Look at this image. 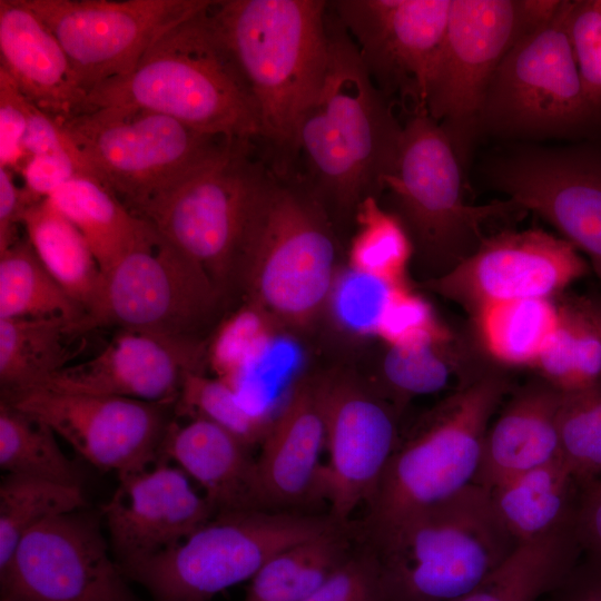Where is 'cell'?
<instances>
[{
	"mask_svg": "<svg viewBox=\"0 0 601 601\" xmlns=\"http://www.w3.org/2000/svg\"><path fill=\"white\" fill-rule=\"evenodd\" d=\"M85 505L81 487L7 474L0 485V569L32 529Z\"/></svg>",
	"mask_w": 601,
	"mask_h": 601,
	"instance_id": "cell-37",
	"label": "cell"
},
{
	"mask_svg": "<svg viewBox=\"0 0 601 601\" xmlns=\"http://www.w3.org/2000/svg\"><path fill=\"white\" fill-rule=\"evenodd\" d=\"M49 426L83 460L118 476L148 469L160 455L169 405L33 388L2 396Z\"/></svg>",
	"mask_w": 601,
	"mask_h": 601,
	"instance_id": "cell-19",
	"label": "cell"
},
{
	"mask_svg": "<svg viewBox=\"0 0 601 601\" xmlns=\"http://www.w3.org/2000/svg\"><path fill=\"white\" fill-rule=\"evenodd\" d=\"M323 0H224L209 21L239 70L260 119V139L295 156L298 126L315 100L329 57Z\"/></svg>",
	"mask_w": 601,
	"mask_h": 601,
	"instance_id": "cell-2",
	"label": "cell"
},
{
	"mask_svg": "<svg viewBox=\"0 0 601 601\" xmlns=\"http://www.w3.org/2000/svg\"><path fill=\"white\" fill-rule=\"evenodd\" d=\"M63 48L88 95L129 73L169 29L211 0H22Z\"/></svg>",
	"mask_w": 601,
	"mask_h": 601,
	"instance_id": "cell-15",
	"label": "cell"
},
{
	"mask_svg": "<svg viewBox=\"0 0 601 601\" xmlns=\"http://www.w3.org/2000/svg\"><path fill=\"white\" fill-rule=\"evenodd\" d=\"M466 166L451 138L424 109L403 124L397 161L384 178L395 214L421 259L443 275L487 237L485 226L524 211L510 199L474 205L466 199Z\"/></svg>",
	"mask_w": 601,
	"mask_h": 601,
	"instance_id": "cell-6",
	"label": "cell"
},
{
	"mask_svg": "<svg viewBox=\"0 0 601 601\" xmlns=\"http://www.w3.org/2000/svg\"><path fill=\"white\" fill-rule=\"evenodd\" d=\"M566 30L584 92L601 112V0H570Z\"/></svg>",
	"mask_w": 601,
	"mask_h": 601,
	"instance_id": "cell-46",
	"label": "cell"
},
{
	"mask_svg": "<svg viewBox=\"0 0 601 601\" xmlns=\"http://www.w3.org/2000/svg\"><path fill=\"white\" fill-rule=\"evenodd\" d=\"M336 245L317 200L270 174L242 265L247 302L277 325L309 326L335 282Z\"/></svg>",
	"mask_w": 601,
	"mask_h": 601,
	"instance_id": "cell-8",
	"label": "cell"
},
{
	"mask_svg": "<svg viewBox=\"0 0 601 601\" xmlns=\"http://www.w3.org/2000/svg\"><path fill=\"white\" fill-rule=\"evenodd\" d=\"M88 331L63 317L0 318L2 396L36 388L75 363V342Z\"/></svg>",
	"mask_w": 601,
	"mask_h": 601,
	"instance_id": "cell-28",
	"label": "cell"
},
{
	"mask_svg": "<svg viewBox=\"0 0 601 601\" xmlns=\"http://www.w3.org/2000/svg\"><path fill=\"white\" fill-rule=\"evenodd\" d=\"M98 520L79 511L27 533L0 569L1 601H140Z\"/></svg>",
	"mask_w": 601,
	"mask_h": 601,
	"instance_id": "cell-16",
	"label": "cell"
},
{
	"mask_svg": "<svg viewBox=\"0 0 601 601\" xmlns=\"http://www.w3.org/2000/svg\"><path fill=\"white\" fill-rule=\"evenodd\" d=\"M26 317H63L87 326L86 311L45 268L28 239L20 238L0 253V318Z\"/></svg>",
	"mask_w": 601,
	"mask_h": 601,
	"instance_id": "cell-35",
	"label": "cell"
},
{
	"mask_svg": "<svg viewBox=\"0 0 601 601\" xmlns=\"http://www.w3.org/2000/svg\"><path fill=\"white\" fill-rule=\"evenodd\" d=\"M395 286L349 268L335 278L328 302L336 321L346 331L375 336L378 321Z\"/></svg>",
	"mask_w": 601,
	"mask_h": 601,
	"instance_id": "cell-44",
	"label": "cell"
},
{
	"mask_svg": "<svg viewBox=\"0 0 601 601\" xmlns=\"http://www.w3.org/2000/svg\"><path fill=\"white\" fill-rule=\"evenodd\" d=\"M0 466L8 474L81 487V473L59 446L56 433L4 401L0 403Z\"/></svg>",
	"mask_w": 601,
	"mask_h": 601,
	"instance_id": "cell-36",
	"label": "cell"
},
{
	"mask_svg": "<svg viewBox=\"0 0 601 601\" xmlns=\"http://www.w3.org/2000/svg\"><path fill=\"white\" fill-rule=\"evenodd\" d=\"M275 324L248 302L224 319L205 353L216 377L230 384L258 363L276 341Z\"/></svg>",
	"mask_w": 601,
	"mask_h": 601,
	"instance_id": "cell-42",
	"label": "cell"
},
{
	"mask_svg": "<svg viewBox=\"0 0 601 601\" xmlns=\"http://www.w3.org/2000/svg\"><path fill=\"white\" fill-rule=\"evenodd\" d=\"M22 150L27 159L31 156L47 154H82L61 124L29 100L27 102V127L22 138Z\"/></svg>",
	"mask_w": 601,
	"mask_h": 601,
	"instance_id": "cell-49",
	"label": "cell"
},
{
	"mask_svg": "<svg viewBox=\"0 0 601 601\" xmlns=\"http://www.w3.org/2000/svg\"><path fill=\"white\" fill-rule=\"evenodd\" d=\"M589 272L579 252L543 229H506L423 287L463 306L472 316L493 304L551 298Z\"/></svg>",
	"mask_w": 601,
	"mask_h": 601,
	"instance_id": "cell-17",
	"label": "cell"
},
{
	"mask_svg": "<svg viewBox=\"0 0 601 601\" xmlns=\"http://www.w3.org/2000/svg\"><path fill=\"white\" fill-rule=\"evenodd\" d=\"M570 0L508 51L485 91L479 139L511 144L579 140L601 129L588 99L566 30Z\"/></svg>",
	"mask_w": 601,
	"mask_h": 601,
	"instance_id": "cell-9",
	"label": "cell"
},
{
	"mask_svg": "<svg viewBox=\"0 0 601 601\" xmlns=\"http://www.w3.org/2000/svg\"><path fill=\"white\" fill-rule=\"evenodd\" d=\"M337 524L329 513H218L177 545L119 566L152 601H209L250 580L277 553Z\"/></svg>",
	"mask_w": 601,
	"mask_h": 601,
	"instance_id": "cell-10",
	"label": "cell"
},
{
	"mask_svg": "<svg viewBox=\"0 0 601 601\" xmlns=\"http://www.w3.org/2000/svg\"><path fill=\"white\" fill-rule=\"evenodd\" d=\"M12 174L10 169L0 167V253L21 238L18 226L22 225L27 207L35 204L14 183Z\"/></svg>",
	"mask_w": 601,
	"mask_h": 601,
	"instance_id": "cell-51",
	"label": "cell"
},
{
	"mask_svg": "<svg viewBox=\"0 0 601 601\" xmlns=\"http://www.w3.org/2000/svg\"><path fill=\"white\" fill-rule=\"evenodd\" d=\"M329 57L322 87L296 134L295 155L322 197L355 209L383 193L395 168L403 124L371 79L353 40L335 16L327 17Z\"/></svg>",
	"mask_w": 601,
	"mask_h": 601,
	"instance_id": "cell-1",
	"label": "cell"
},
{
	"mask_svg": "<svg viewBox=\"0 0 601 601\" xmlns=\"http://www.w3.org/2000/svg\"><path fill=\"white\" fill-rule=\"evenodd\" d=\"M482 175L584 253L601 280V146L511 144L484 160Z\"/></svg>",
	"mask_w": 601,
	"mask_h": 601,
	"instance_id": "cell-14",
	"label": "cell"
},
{
	"mask_svg": "<svg viewBox=\"0 0 601 601\" xmlns=\"http://www.w3.org/2000/svg\"><path fill=\"white\" fill-rule=\"evenodd\" d=\"M574 530L582 554L601 560V477L580 483Z\"/></svg>",
	"mask_w": 601,
	"mask_h": 601,
	"instance_id": "cell-50",
	"label": "cell"
},
{
	"mask_svg": "<svg viewBox=\"0 0 601 601\" xmlns=\"http://www.w3.org/2000/svg\"><path fill=\"white\" fill-rule=\"evenodd\" d=\"M0 67L59 124L82 112L87 93L63 48L22 0H0Z\"/></svg>",
	"mask_w": 601,
	"mask_h": 601,
	"instance_id": "cell-24",
	"label": "cell"
},
{
	"mask_svg": "<svg viewBox=\"0 0 601 601\" xmlns=\"http://www.w3.org/2000/svg\"><path fill=\"white\" fill-rule=\"evenodd\" d=\"M532 367L561 391L601 380V336L570 297L559 305L558 327Z\"/></svg>",
	"mask_w": 601,
	"mask_h": 601,
	"instance_id": "cell-39",
	"label": "cell"
},
{
	"mask_svg": "<svg viewBox=\"0 0 601 601\" xmlns=\"http://www.w3.org/2000/svg\"><path fill=\"white\" fill-rule=\"evenodd\" d=\"M551 601H601V560L584 556L546 595Z\"/></svg>",
	"mask_w": 601,
	"mask_h": 601,
	"instance_id": "cell-52",
	"label": "cell"
},
{
	"mask_svg": "<svg viewBox=\"0 0 601 601\" xmlns=\"http://www.w3.org/2000/svg\"><path fill=\"white\" fill-rule=\"evenodd\" d=\"M209 7L159 37L129 73L89 91L82 112L139 108L221 138H260L256 105L209 21Z\"/></svg>",
	"mask_w": 601,
	"mask_h": 601,
	"instance_id": "cell-3",
	"label": "cell"
},
{
	"mask_svg": "<svg viewBox=\"0 0 601 601\" xmlns=\"http://www.w3.org/2000/svg\"><path fill=\"white\" fill-rule=\"evenodd\" d=\"M22 226L41 264L88 316L104 274L82 234L47 199L27 207Z\"/></svg>",
	"mask_w": 601,
	"mask_h": 601,
	"instance_id": "cell-32",
	"label": "cell"
},
{
	"mask_svg": "<svg viewBox=\"0 0 601 601\" xmlns=\"http://www.w3.org/2000/svg\"><path fill=\"white\" fill-rule=\"evenodd\" d=\"M511 387L506 373L484 366L400 437L362 519L353 522L358 542L376 543L475 482L485 433Z\"/></svg>",
	"mask_w": 601,
	"mask_h": 601,
	"instance_id": "cell-4",
	"label": "cell"
},
{
	"mask_svg": "<svg viewBox=\"0 0 601 601\" xmlns=\"http://www.w3.org/2000/svg\"><path fill=\"white\" fill-rule=\"evenodd\" d=\"M600 295H601V293H600Z\"/></svg>",
	"mask_w": 601,
	"mask_h": 601,
	"instance_id": "cell-55",
	"label": "cell"
},
{
	"mask_svg": "<svg viewBox=\"0 0 601 601\" xmlns=\"http://www.w3.org/2000/svg\"><path fill=\"white\" fill-rule=\"evenodd\" d=\"M571 302L583 313L591 325L601 336V295L588 294L581 296H569Z\"/></svg>",
	"mask_w": 601,
	"mask_h": 601,
	"instance_id": "cell-53",
	"label": "cell"
},
{
	"mask_svg": "<svg viewBox=\"0 0 601 601\" xmlns=\"http://www.w3.org/2000/svg\"><path fill=\"white\" fill-rule=\"evenodd\" d=\"M582 555L574 525L521 543L480 585L453 601H541Z\"/></svg>",
	"mask_w": 601,
	"mask_h": 601,
	"instance_id": "cell-30",
	"label": "cell"
},
{
	"mask_svg": "<svg viewBox=\"0 0 601 601\" xmlns=\"http://www.w3.org/2000/svg\"><path fill=\"white\" fill-rule=\"evenodd\" d=\"M356 543L351 521L283 550L249 580L243 601H305L346 560Z\"/></svg>",
	"mask_w": 601,
	"mask_h": 601,
	"instance_id": "cell-31",
	"label": "cell"
},
{
	"mask_svg": "<svg viewBox=\"0 0 601 601\" xmlns=\"http://www.w3.org/2000/svg\"><path fill=\"white\" fill-rule=\"evenodd\" d=\"M19 174L23 190L31 203L41 201L52 195L70 179L93 176L83 154H47L29 157Z\"/></svg>",
	"mask_w": 601,
	"mask_h": 601,
	"instance_id": "cell-47",
	"label": "cell"
},
{
	"mask_svg": "<svg viewBox=\"0 0 601 601\" xmlns=\"http://www.w3.org/2000/svg\"><path fill=\"white\" fill-rule=\"evenodd\" d=\"M376 87L388 98L424 109L452 0H337L329 2Z\"/></svg>",
	"mask_w": 601,
	"mask_h": 601,
	"instance_id": "cell-18",
	"label": "cell"
},
{
	"mask_svg": "<svg viewBox=\"0 0 601 601\" xmlns=\"http://www.w3.org/2000/svg\"><path fill=\"white\" fill-rule=\"evenodd\" d=\"M560 2L452 0L424 108L449 135L466 167L479 140V112L493 75L516 41L548 20Z\"/></svg>",
	"mask_w": 601,
	"mask_h": 601,
	"instance_id": "cell-11",
	"label": "cell"
},
{
	"mask_svg": "<svg viewBox=\"0 0 601 601\" xmlns=\"http://www.w3.org/2000/svg\"><path fill=\"white\" fill-rule=\"evenodd\" d=\"M205 353L204 342L119 329L96 355L70 364L36 388L173 405L185 373L200 371Z\"/></svg>",
	"mask_w": 601,
	"mask_h": 601,
	"instance_id": "cell-21",
	"label": "cell"
},
{
	"mask_svg": "<svg viewBox=\"0 0 601 601\" xmlns=\"http://www.w3.org/2000/svg\"><path fill=\"white\" fill-rule=\"evenodd\" d=\"M480 343L491 358L508 366L534 364L559 324L551 298L497 303L473 315Z\"/></svg>",
	"mask_w": 601,
	"mask_h": 601,
	"instance_id": "cell-34",
	"label": "cell"
},
{
	"mask_svg": "<svg viewBox=\"0 0 601 601\" xmlns=\"http://www.w3.org/2000/svg\"><path fill=\"white\" fill-rule=\"evenodd\" d=\"M451 335L432 305L408 283L393 288L375 332L387 347L411 346Z\"/></svg>",
	"mask_w": 601,
	"mask_h": 601,
	"instance_id": "cell-43",
	"label": "cell"
},
{
	"mask_svg": "<svg viewBox=\"0 0 601 601\" xmlns=\"http://www.w3.org/2000/svg\"><path fill=\"white\" fill-rule=\"evenodd\" d=\"M489 492L496 515L521 544L574 524L580 483L556 459Z\"/></svg>",
	"mask_w": 601,
	"mask_h": 601,
	"instance_id": "cell-27",
	"label": "cell"
},
{
	"mask_svg": "<svg viewBox=\"0 0 601 601\" xmlns=\"http://www.w3.org/2000/svg\"><path fill=\"white\" fill-rule=\"evenodd\" d=\"M559 459L579 483L601 477V380L562 391Z\"/></svg>",
	"mask_w": 601,
	"mask_h": 601,
	"instance_id": "cell-41",
	"label": "cell"
},
{
	"mask_svg": "<svg viewBox=\"0 0 601 601\" xmlns=\"http://www.w3.org/2000/svg\"><path fill=\"white\" fill-rule=\"evenodd\" d=\"M518 545L490 492L473 483L370 546L378 555L390 601H453L480 585Z\"/></svg>",
	"mask_w": 601,
	"mask_h": 601,
	"instance_id": "cell-5",
	"label": "cell"
},
{
	"mask_svg": "<svg viewBox=\"0 0 601 601\" xmlns=\"http://www.w3.org/2000/svg\"><path fill=\"white\" fill-rule=\"evenodd\" d=\"M250 447L219 425L191 418L170 421L160 455L174 460L204 490L216 514L264 510L259 495L256 459Z\"/></svg>",
	"mask_w": 601,
	"mask_h": 601,
	"instance_id": "cell-26",
	"label": "cell"
},
{
	"mask_svg": "<svg viewBox=\"0 0 601 601\" xmlns=\"http://www.w3.org/2000/svg\"><path fill=\"white\" fill-rule=\"evenodd\" d=\"M188 477L181 469L164 463L119 476L102 508L119 565L177 545L216 515Z\"/></svg>",
	"mask_w": 601,
	"mask_h": 601,
	"instance_id": "cell-22",
	"label": "cell"
},
{
	"mask_svg": "<svg viewBox=\"0 0 601 601\" xmlns=\"http://www.w3.org/2000/svg\"><path fill=\"white\" fill-rule=\"evenodd\" d=\"M305 601H390L375 550L357 542L346 560Z\"/></svg>",
	"mask_w": 601,
	"mask_h": 601,
	"instance_id": "cell-45",
	"label": "cell"
},
{
	"mask_svg": "<svg viewBox=\"0 0 601 601\" xmlns=\"http://www.w3.org/2000/svg\"><path fill=\"white\" fill-rule=\"evenodd\" d=\"M253 140L228 139L136 215L199 265L227 295L240 285L250 228L270 176Z\"/></svg>",
	"mask_w": 601,
	"mask_h": 601,
	"instance_id": "cell-7",
	"label": "cell"
},
{
	"mask_svg": "<svg viewBox=\"0 0 601 601\" xmlns=\"http://www.w3.org/2000/svg\"><path fill=\"white\" fill-rule=\"evenodd\" d=\"M354 214L357 230L348 252L349 268L392 285L408 283L414 247L398 217L374 196L364 198Z\"/></svg>",
	"mask_w": 601,
	"mask_h": 601,
	"instance_id": "cell-38",
	"label": "cell"
},
{
	"mask_svg": "<svg viewBox=\"0 0 601 601\" xmlns=\"http://www.w3.org/2000/svg\"><path fill=\"white\" fill-rule=\"evenodd\" d=\"M174 406L178 416L213 422L249 447L260 444L272 422L247 407L229 384L201 371L185 373Z\"/></svg>",
	"mask_w": 601,
	"mask_h": 601,
	"instance_id": "cell-40",
	"label": "cell"
},
{
	"mask_svg": "<svg viewBox=\"0 0 601 601\" xmlns=\"http://www.w3.org/2000/svg\"><path fill=\"white\" fill-rule=\"evenodd\" d=\"M545 601H551L550 599H546Z\"/></svg>",
	"mask_w": 601,
	"mask_h": 601,
	"instance_id": "cell-54",
	"label": "cell"
},
{
	"mask_svg": "<svg viewBox=\"0 0 601 601\" xmlns=\"http://www.w3.org/2000/svg\"><path fill=\"white\" fill-rule=\"evenodd\" d=\"M561 398L562 391L541 376L513 392L487 427L474 483L490 491L559 459Z\"/></svg>",
	"mask_w": 601,
	"mask_h": 601,
	"instance_id": "cell-25",
	"label": "cell"
},
{
	"mask_svg": "<svg viewBox=\"0 0 601 601\" xmlns=\"http://www.w3.org/2000/svg\"><path fill=\"white\" fill-rule=\"evenodd\" d=\"M325 447L318 377L304 376L292 385L260 442L256 469L263 509L309 512L324 499L321 455Z\"/></svg>",
	"mask_w": 601,
	"mask_h": 601,
	"instance_id": "cell-23",
	"label": "cell"
},
{
	"mask_svg": "<svg viewBox=\"0 0 601 601\" xmlns=\"http://www.w3.org/2000/svg\"><path fill=\"white\" fill-rule=\"evenodd\" d=\"M453 336L435 338L411 346H392L383 357V388L377 393L398 413L413 397L435 394L449 386L453 377L464 385L483 366H470Z\"/></svg>",
	"mask_w": 601,
	"mask_h": 601,
	"instance_id": "cell-33",
	"label": "cell"
},
{
	"mask_svg": "<svg viewBox=\"0 0 601 601\" xmlns=\"http://www.w3.org/2000/svg\"><path fill=\"white\" fill-rule=\"evenodd\" d=\"M328 462L322 474L329 515L352 521L376 490L398 441L396 408L374 387L346 375L318 377Z\"/></svg>",
	"mask_w": 601,
	"mask_h": 601,
	"instance_id": "cell-20",
	"label": "cell"
},
{
	"mask_svg": "<svg viewBox=\"0 0 601 601\" xmlns=\"http://www.w3.org/2000/svg\"><path fill=\"white\" fill-rule=\"evenodd\" d=\"M27 102L16 81L0 67V167L18 174L27 160L22 150Z\"/></svg>",
	"mask_w": 601,
	"mask_h": 601,
	"instance_id": "cell-48",
	"label": "cell"
},
{
	"mask_svg": "<svg viewBox=\"0 0 601 601\" xmlns=\"http://www.w3.org/2000/svg\"><path fill=\"white\" fill-rule=\"evenodd\" d=\"M225 296L199 265L149 224L142 239L104 274L87 326L203 342L200 332L214 321Z\"/></svg>",
	"mask_w": 601,
	"mask_h": 601,
	"instance_id": "cell-13",
	"label": "cell"
},
{
	"mask_svg": "<svg viewBox=\"0 0 601 601\" xmlns=\"http://www.w3.org/2000/svg\"><path fill=\"white\" fill-rule=\"evenodd\" d=\"M82 234L102 274L146 235L149 223L130 211L98 178L78 176L46 198Z\"/></svg>",
	"mask_w": 601,
	"mask_h": 601,
	"instance_id": "cell-29",
	"label": "cell"
},
{
	"mask_svg": "<svg viewBox=\"0 0 601 601\" xmlns=\"http://www.w3.org/2000/svg\"><path fill=\"white\" fill-rule=\"evenodd\" d=\"M61 126L97 178L135 215L228 140L139 108L91 109Z\"/></svg>",
	"mask_w": 601,
	"mask_h": 601,
	"instance_id": "cell-12",
	"label": "cell"
}]
</instances>
